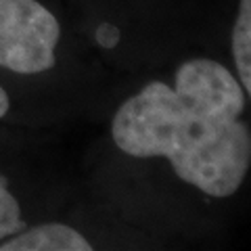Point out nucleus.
I'll return each instance as SVG.
<instances>
[{
  "label": "nucleus",
  "instance_id": "5",
  "mask_svg": "<svg viewBox=\"0 0 251 251\" xmlns=\"http://www.w3.org/2000/svg\"><path fill=\"white\" fill-rule=\"evenodd\" d=\"M21 205L15 199V195L6 188V184L0 180V241L11 237L13 232L21 230Z\"/></svg>",
  "mask_w": 251,
  "mask_h": 251
},
{
  "label": "nucleus",
  "instance_id": "2",
  "mask_svg": "<svg viewBox=\"0 0 251 251\" xmlns=\"http://www.w3.org/2000/svg\"><path fill=\"white\" fill-rule=\"evenodd\" d=\"M59 40V19L38 0H0V67L21 75L49 72Z\"/></svg>",
  "mask_w": 251,
  "mask_h": 251
},
{
  "label": "nucleus",
  "instance_id": "1",
  "mask_svg": "<svg viewBox=\"0 0 251 251\" xmlns=\"http://www.w3.org/2000/svg\"><path fill=\"white\" fill-rule=\"evenodd\" d=\"M245 90L222 63L197 57L178 67L174 86L149 82L111 122L120 151L163 157L182 182L209 197H230L251 166V134L241 115Z\"/></svg>",
  "mask_w": 251,
  "mask_h": 251
},
{
  "label": "nucleus",
  "instance_id": "3",
  "mask_svg": "<svg viewBox=\"0 0 251 251\" xmlns=\"http://www.w3.org/2000/svg\"><path fill=\"white\" fill-rule=\"evenodd\" d=\"M92 243L74 226L49 222L17 230L0 241V251H90Z\"/></svg>",
  "mask_w": 251,
  "mask_h": 251
},
{
  "label": "nucleus",
  "instance_id": "4",
  "mask_svg": "<svg viewBox=\"0 0 251 251\" xmlns=\"http://www.w3.org/2000/svg\"><path fill=\"white\" fill-rule=\"evenodd\" d=\"M232 57L237 80L245 94L251 92V0H241L237 21L232 27Z\"/></svg>",
  "mask_w": 251,
  "mask_h": 251
},
{
  "label": "nucleus",
  "instance_id": "6",
  "mask_svg": "<svg viewBox=\"0 0 251 251\" xmlns=\"http://www.w3.org/2000/svg\"><path fill=\"white\" fill-rule=\"evenodd\" d=\"M9 109H11V99H9V94H6V90L0 86V117H4L9 113Z\"/></svg>",
  "mask_w": 251,
  "mask_h": 251
}]
</instances>
